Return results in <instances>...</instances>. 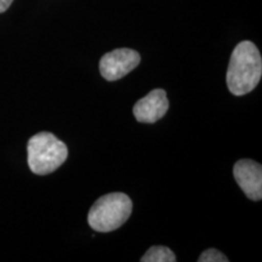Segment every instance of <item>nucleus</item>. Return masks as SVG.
<instances>
[{"label": "nucleus", "mask_w": 262, "mask_h": 262, "mask_svg": "<svg viewBox=\"0 0 262 262\" xmlns=\"http://www.w3.org/2000/svg\"><path fill=\"white\" fill-rule=\"evenodd\" d=\"M262 58L254 42L244 40L234 48L229 60L227 75L228 90L235 96L251 93L260 83Z\"/></svg>", "instance_id": "1"}, {"label": "nucleus", "mask_w": 262, "mask_h": 262, "mask_svg": "<svg viewBox=\"0 0 262 262\" xmlns=\"http://www.w3.org/2000/svg\"><path fill=\"white\" fill-rule=\"evenodd\" d=\"M28 166L35 175H49L66 162L68 148L54 134L41 131L28 141Z\"/></svg>", "instance_id": "2"}, {"label": "nucleus", "mask_w": 262, "mask_h": 262, "mask_svg": "<svg viewBox=\"0 0 262 262\" xmlns=\"http://www.w3.org/2000/svg\"><path fill=\"white\" fill-rule=\"evenodd\" d=\"M133 212L130 196L122 192L108 193L98 198L88 215L90 227L96 232L116 231L125 224Z\"/></svg>", "instance_id": "3"}, {"label": "nucleus", "mask_w": 262, "mask_h": 262, "mask_svg": "<svg viewBox=\"0 0 262 262\" xmlns=\"http://www.w3.org/2000/svg\"><path fill=\"white\" fill-rule=\"evenodd\" d=\"M141 62V56L136 50L127 48L116 49L107 52L100 60L101 75L108 81L122 79L134 71Z\"/></svg>", "instance_id": "4"}, {"label": "nucleus", "mask_w": 262, "mask_h": 262, "mask_svg": "<svg viewBox=\"0 0 262 262\" xmlns=\"http://www.w3.org/2000/svg\"><path fill=\"white\" fill-rule=\"evenodd\" d=\"M235 182L243 189L245 195L257 202L262 198V166L251 159H241L234 164Z\"/></svg>", "instance_id": "5"}, {"label": "nucleus", "mask_w": 262, "mask_h": 262, "mask_svg": "<svg viewBox=\"0 0 262 262\" xmlns=\"http://www.w3.org/2000/svg\"><path fill=\"white\" fill-rule=\"evenodd\" d=\"M169 110V100L163 89H155L137 101L134 106V116L140 123L153 124L165 116Z\"/></svg>", "instance_id": "6"}, {"label": "nucleus", "mask_w": 262, "mask_h": 262, "mask_svg": "<svg viewBox=\"0 0 262 262\" xmlns=\"http://www.w3.org/2000/svg\"><path fill=\"white\" fill-rule=\"evenodd\" d=\"M176 255L170 248L166 247H157L149 248L146 254L141 257V262H175Z\"/></svg>", "instance_id": "7"}, {"label": "nucleus", "mask_w": 262, "mask_h": 262, "mask_svg": "<svg viewBox=\"0 0 262 262\" xmlns=\"http://www.w3.org/2000/svg\"><path fill=\"white\" fill-rule=\"evenodd\" d=\"M199 262H228V257L217 249H206L198 258Z\"/></svg>", "instance_id": "8"}, {"label": "nucleus", "mask_w": 262, "mask_h": 262, "mask_svg": "<svg viewBox=\"0 0 262 262\" xmlns=\"http://www.w3.org/2000/svg\"><path fill=\"white\" fill-rule=\"evenodd\" d=\"M14 0H0V14L5 12L10 8Z\"/></svg>", "instance_id": "9"}]
</instances>
